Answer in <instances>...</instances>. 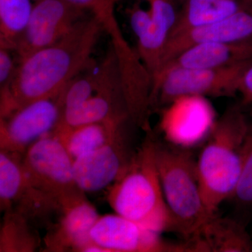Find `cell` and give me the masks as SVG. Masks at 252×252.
I'll return each mask as SVG.
<instances>
[{
  "mask_svg": "<svg viewBox=\"0 0 252 252\" xmlns=\"http://www.w3.org/2000/svg\"><path fill=\"white\" fill-rule=\"evenodd\" d=\"M156 160L175 233L189 240L215 214L204 202L196 160L189 149L156 141Z\"/></svg>",
  "mask_w": 252,
  "mask_h": 252,
  "instance_id": "cell-4",
  "label": "cell"
},
{
  "mask_svg": "<svg viewBox=\"0 0 252 252\" xmlns=\"http://www.w3.org/2000/svg\"><path fill=\"white\" fill-rule=\"evenodd\" d=\"M168 106L161 122L166 142L190 149L207 137L215 122L203 97H182Z\"/></svg>",
  "mask_w": 252,
  "mask_h": 252,
  "instance_id": "cell-13",
  "label": "cell"
},
{
  "mask_svg": "<svg viewBox=\"0 0 252 252\" xmlns=\"http://www.w3.org/2000/svg\"><path fill=\"white\" fill-rule=\"evenodd\" d=\"M35 228L17 212H4L0 230V252H35L41 245Z\"/></svg>",
  "mask_w": 252,
  "mask_h": 252,
  "instance_id": "cell-20",
  "label": "cell"
},
{
  "mask_svg": "<svg viewBox=\"0 0 252 252\" xmlns=\"http://www.w3.org/2000/svg\"><path fill=\"white\" fill-rule=\"evenodd\" d=\"M34 5L31 0H0V48L14 51L27 27Z\"/></svg>",
  "mask_w": 252,
  "mask_h": 252,
  "instance_id": "cell-21",
  "label": "cell"
},
{
  "mask_svg": "<svg viewBox=\"0 0 252 252\" xmlns=\"http://www.w3.org/2000/svg\"><path fill=\"white\" fill-rule=\"evenodd\" d=\"M86 12L64 0L36 1L27 27L15 45L18 61L62 39L85 18Z\"/></svg>",
  "mask_w": 252,
  "mask_h": 252,
  "instance_id": "cell-10",
  "label": "cell"
},
{
  "mask_svg": "<svg viewBox=\"0 0 252 252\" xmlns=\"http://www.w3.org/2000/svg\"><path fill=\"white\" fill-rule=\"evenodd\" d=\"M252 131L245 105L237 104L225 109L207 136L196 167L204 202L212 214L234 192Z\"/></svg>",
  "mask_w": 252,
  "mask_h": 252,
  "instance_id": "cell-2",
  "label": "cell"
},
{
  "mask_svg": "<svg viewBox=\"0 0 252 252\" xmlns=\"http://www.w3.org/2000/svg\"><path fill=\"white\" fill-rule=\"evenodd\" d=\"M150 26L137 38V53L152 76L153 84L161 69L162 56L178 21L182 4L177 0H147Z\"/></svg>",
  "mask_w": 252,
  "mask_h": 252,
  "instance_id": "cell-15",
  "label": "cell"
},
{
  "mask_svg": "<svg viewBox=\"0 0 252 252\" xmlns=\"http://www.w3.org/2000/svg\"><path fill=\"white\" fill-rule=\"evenodd\" d=\"M21 157L0 151L1 210L17 212L34 226L49 225L53 215L60 213V204L31 183L23 170Z\"/></svg>",
  "mask_w": 252,
  "mask_h": 252,
  "instance_id": "cell-7",
  "label": "cell"
},
{
  "mask_svg": "<svg viewBox=\"0 0 252 252\" xmlns=\"http://www.w3.org/2000/svg\"><path fill=\"white\" fill-rule=\"evenodd\" d=\"M57 223L50 227L44 243L49 252H86L91 232L100 215L85 194L61 207Z\"/></svg>",
  "mask_w": 252,
  "mask_h": 252,
  "instance_id": "cell-12",
  "label": "cell"
},
{
  "mask_svg": "<svg viewBox=\"0 0 252 252\" xmlns=\"http://www.w3.org/2000/svg\"><path fill=\"white\" fill-rule=\"evenodd\" d=\"M239 93L243 96V104L252 106V64L244 74Z\"/></svg>",
  "mask_w": 252,
  "mask_h": 252,
  "instance_id": "cell-25",
  "label": "cell"
},
{
  "mask_svg": "<svg viewBox=\"0 0 252 252\" xmlns=\"http://www.w3.org/2000/svg\"><path fill=\"white\" fill-rule=\"evenodd\" d=\"M156 140L150 134L136 149L125 171L108 189L107 200L117 215L161 233H175L156 160Z\"/></svg>",
  "mask_w": 252,
  "mask_h": 252,
  "instance_id": "cell-3",
  "label": "cell"
},
{
  "mask_svg": "<svg viewBox=\"0 0 252 252\" xmlns=\"http://www.w3.org/2000/svg\"><path fill=\"white\" fill-rule=\"evenodd\" d=\"M11 50L0 48V87L7 86L14 75L16 66Z\"/></svg>",
  "mask_w": 252,
  "mask_h": 252,
  "instance_id": "cell-24",
  "label": "cell"
},
{
  "mask_svg": "<svg viewBox=\"0 0 252 252\" xmlns=\"http://www.w3.org/2000/svg\"><path fill=\"white\" fill-rule=\"evenodd\" d=\"M252 6V0H182L178 21L170 38L217 22Z\"/></svg>",
  "mask_w": 252,
  "mask_h": 252,
  "instance_id": "cell-19",
  "label": "cell"
},
{
  "mask_svg": "<svg viewBox=\"0 0 252 252\" xmlns=\"http://www.w3.org/2000/svg\"><path fill=\"white\" fill-rule=\"evenodd\" d=\"M245 63H252V39L235 42L201 43L177 55L165 64L160 74L167 68H217Z\"/></svg>",
  "mask_w": 252,
  "mask_h": 252,
  "instance_id": "cell-16",
  "label": "cell"
},
{
  "mask_svg": "<svg viewBox=\"0 0 252 252\" xmlns=\"http://www.w3.org/2000/svg\"><path fill=\"white\" fill-rule=\"evenodd\" d=\"M114 1H115L116 2H117V1H119V0H114Z\"/></svg>",
  "mask_w": 252,
  "mask_h": 252,
  "instance_id": "cell-26",
  "label": "cell"
},
{
  "mask_svg": "<svg viewBox=\"0 0 252 252\" xmlns=\"http://www.w3.org/2000/svg\"><path fill=\"white\" fill-rule=\"evenodd\" d=\"M135 127H137L127 116L69 128L57 127L54 132L74 160L100 148Z\"/></svg>",
  "mask_w": 252,
  "mask_h": 252,
  "instance_id": "cell-18",
  "label": "cell"
},
{
  "mask_svg": "<svg viewBox=\"0 0 252 252\" xmlns=\"http://www.w3.org/2000/svg\"><path fill=\"white\" fill-rule=\"evenodd\" d=\"M251 39L252 6L217 22L172 36L165 46L160 71L170 60L190 46L205 42H235Z\"/></svg>",
  "mask_w": 252,
  "mask_h": 252,
  "instance_id": "cell-14",
  "label": "cell"
},
{
  "mask_svg": "<svg viewBox=\"0 0 252 252\" xmlns=\"http://www.w3.org/2000/svg\"><path fill=\"white\" fill-rule=\"evenodd\" d=\"M252 63L217 68H167L154 83L152 107H166L186 97H232Z\"/></svg>",
  "mask_w": 252,
  "mask_h": 252,
  "instance_id": "cell-5",
  "label": "cell"
},
{
  "mask_svg": "<svg viewBox=\"0 0 252 252\" xmlns=\"http://www.w3.org/2000/svg\"><path fill=\"white\" fill-rule=\"evenodd\" d=\"M130 132L74 160V179L82 191L109 189L125 171L135 152L130 147Z\"/></svg>",
  "mask_w": 252,
  "mask_h": 252,
  "instance_id": "cell-11",
  "label": "cell"
},
{
  "mask_svg": "<svg viewBox=\"0 0 252 252\" xmlns=\"http://www.w3.org/2000/svg\"><path fill=\"white\" fill-rule=\"evenodd\" d=\"M187 241L195 252H252V236L235 218L212 215Z\"/></svg>",
  "mask_w": 252,
  "mask_h": 252,
  "instance_id": "cell-17",
  "label": "cell"
},
{
  "mask_svg": "<svg viewBox=\"0 0 252 252\" xmlns=\"http://www.w3.org/2000/svg\"><path fill=\"white\" fill-rule=\"evenodd\" d=\"M36 1H38V0H36Z\"/></svg>",
  "mask_w": 252,
  "mask_h": 252,
  "instance_id": "cell-27",
  "label": "cell"
},
{
  "mask_svg": "<svg viewBox=\"0 0 252 252\" xmlns=\"http://www.w3.org/2000/svg\"><path fill=\"white\" fill-rule=\"evenodd\" d=\"M229 200L236 212L234 218L246 226L252 217V131L245 149L240 177Z\"/></svg>",
  "mask_w": 252,
  "mask_h": 252,
  "instance_id": "cell-22",
  "label": "cell"
},
{
  "mask_svg": "<svg viewBox=\"0 0 252 252\" xmlns=\"http://www.w3.org/2000/svg\"><path fill=\"white\" fill-rule=\"evenodd\" d=\"M69 4L91 13L99 21L115 14L114 0H64Z\"/></svg>",
  "mask_w": 252,
  "mask_h": 252,
  "instance_id": "cell-23",
  "label": "cell"
},
{
  "mask_svg": "<svg viewBox=\"0 0 252 252\" xmlns=\"http://www.w3.org/2000/svg\"><path fill=\"white\" fill-rule=\"evenodd\" d=\"M102 31L91 14L57 42L18 61L9 84L1 89L0 119L33 101L59 94L89 67Z\"/></svg>",
  "mask_w": 252,
  "mask_h": 252,
  "instance_id": "cell-1",
  "label": "cell"
},
{
  "mask_svg": "<svg viewBox=\"0 0 252 252\" xmlns=\"http://www.w3.org/2000/svg\"><path fill=\"white\" fill-rule=\"evenodd\" d=\"M21 162L31 183L57 200L61 209L86 193L76 184L74 160L54 131L31 145Z\"/></svg>",
  "mask_w": 252,
  "mask_h": 252,
  "instance_id": "cell-6",
  "label": "cell"
},
{
  "mask_svg": "<svg viewBox=\"0 0 252 252\" xmlns=\"http://www.w3.org/2000/svg\"><path fill=\"white\" fill-rule=\"evenodd\" d=\"M91 240L107 252H195L188 241H166L160 233L116 213L99 217Z\"/></svg>",
  "mask_w": 252,
  "mask_h": 252,
  "instance_id": "cell-9",
  "label": "cell"
},
{
  "mask_svg": "<svg viewBox=\"0 0 252 252\" xmlns=\"http://www.w3.org/2000/svg\"><path fill=\"white\" fill-rule=\"evenodd\" d=\"M63 91L54 97L25 104L1 118L0 151L23 155L36 141L54 132L62 116Z\"/></svg>",
  "mask_w": 252,
  "mask_h": 252,
  "instance_id": "cell-8",
  "label": "cell"
}]
</instances>
